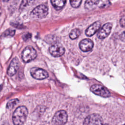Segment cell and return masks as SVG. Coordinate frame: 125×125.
Returning a JSON list of instances; mask_svg holds the SVG:
<instances>
[{"mask_svg":"<svg viewBox=\"0 0 125 125\" xmlns=\"http://www.w3.org/2000/svg\"><path fill=\"white\" fill-rule=\"evenodd\" d=\"M27 115L28 110L25 106L17 107L12 116V121L14 125H22L26 121Z\"/></svg>","mask_w":125,"mask_h":125,"instance_id":"cell-1","label":"cell"},{"mask_svg":"<svg viewBox=\"0 0 125 125\" xmlns=\"http://www.w3.org/2000/svg\"><path fill=\"white\" fill-rule=\"evenodd\" d=\"M36 50L31 46H26L21 53V59L25 62H29L34 60L37 57Z\"/></svg>","mask_w":125,"mask_h":125,"instance_id":"cell-2","label":"cell"},{"mask_svg":"<svg viewBox=\"0 0 125 125\" xmlns=\"http://www.w3.org/2000/svg\"><path fill=\"white\" fill-rule=\"evenodd\" d=\"M67 120V114L64 110L57 112L52 120V125H64Z\"/></svg>","mask_w":125,"mask_h":125,"instance_id":"cell-3","label":"cell"},{"mask_svg":"<svg viewBox=\"0 0 125 125\" xmlns=\"http://www.w3.org/2000/svg\"><path fill=\"white\" fill-rule=\"evenodd\" d=\"M48 7L44 4H41L36 7L31 12L30 15L33 18L42 19L48 14Z\"/></svg>","mask_w":125,"mask_h":125,"instance_id":"cell-4","label":"cell"},{"mask_svg":"<svg viewBox=\"0 0 125 125\" xmlns=\"http://www.w3.org/2000/svg\"><path fill=\"white\" fill-rule=\"evenodd\" d=\"M103 121L101 116L96 113L91 114L84 120L83 125H103Z\"/></svg>","mask_w":125,"mask_h":125,"instance_id":"cell-5","label":"cell"},{"mask_svg":"<svg viewBox=\"0 0 125 125\" xmlns=\"http://www.w3.org/2000/svg\"><path fill=\"white\" fill-rule=\"evenodd\" d=\"M30 72L32 77L37 80H43L48 77V74L46 70L39 67H32L30 69Z\"/></svg>","mask_w":125,"mask_h":125,"instance_id":"cell-6","label":"cell"},{"mask_svg":"<svg viewBox=\"0 0 125 125\" xmlns=\"http://www.w3.org/2000/svg\"><path fill=\"white\" fill-rule=\"evenodd\" d=\"M90 90L96 95L103 97H108L110 96L109 91L105 87L100 84H94L92 85Z\"/></svg>","mask_w":125,"mask_h":125,"instance_id":"cell-7","label":"cell"},{"mask_svg":"<svg viewBox=\"0 0 125 125\" xmlns=\"http://www.w3.org/2000/svg\"><path fill=\"white\" fill-rule=\"evenodd\" d=\"M49 51L52 56L55 57H59L64 53L65 49L61 43H56L49 47Z\"/></svg>","mask_w":125,"mask_h":125,"instance_id":"cell-8","label":"cell"},{"mask_svg":"<svg viewBox=\"0 0 125 125\" xmlns=\"http://www.w3.org/2000/svg\"><path fill=\"white\" fill-rule=\"evenodd\" d=\"M112 24L111 23H106L104 24L99 31L97 37L100 39H104L108 36L112 29Z\"/></svg>","mask_w":125,"mask_h":125,"instance_id":"cell-9","label":"cell"},{"mask_svg":"<svg viewBox=\"0 0 125 125\" xmlns=\"http://www.w3.org/2000/svg\"><path fill=\"white\" fill-rule=\"evenodd\" d=\"M19 61L17 57L14 58L10 62L7 69V74L9 76H13L17 72L19 68Z\"/></svg>","mask_w":125,"mask_h":125,"instance_id":"cell-10","label":"cell"},{"mask_svg":"<svg viewBox=\"0 0 125 125\" xmlns=\"http://www.w3.org/2000/svg\"><path fill=\"white\" fill-rule=\"evenodd\" d=\"M93 46V42L88 39H85L82 40L79 43L80 48L83 52H88L91 50Z\"/></svg>","mask_w":125,"mask_h":125,"instance_id":"cell-11","label":"cell"},{"mask_svg":"<svg viewBox=\"0 0 125 125\" xmlns=\"http://www.w3.org/2000/svg\"><path fill=\"white\" fill-rule=\"evenodd\" d=\"M101 23L100 21H96L89 26L85 31V34L88 37L93 36L100 28Z\"/></svg>","mask_w":125,"mask_h":125,"instance_id":"cell-12","label":"cell"},{"mask_svg":"<svg viewBox=\"0 0 125 125\" xmlns=\"http://www.w3.org/2000/svg\"><path fill=\"white\" fill-rule=\"evenodd\" d=\"M99 3V0H86L85 2L84 7L86 9L91 10L94 9Z\"/></svg>","mask_w":125,"mask_h":125,"instance_id":"cell-13","label":"cell"},{"mask_svg":"<svg viewBox=\"0 0 125 125\" xmlns=\"http://www.w3.org/2000/svg\"><path fill=\"white\" fill-rule=\"evenodd\" d=\"M66 0H51V2L54 8L59 10L62 9L66 3Z\"/></svg>","mask_w":125,"mask_h":125,"instance_id":"cell-14","label":"cell"},{"mask_svg":"<svg viewBox=\"0 0 125 125\" xmlns=\"http://www.w3.org/2000/svg\"><path fill=\"white\" fill-rule=\"evenodd\" d=\"M19 101L18 99H14L10 100L6 104V107L8 109L13 108L18 103Z\"/></svg>","mask_w":125,"mask_h":125,"instance_id":"cell-15","label":"cell"},{"mask_svg":"<svg viewBox=\"0 0 125 125\" xmlns=\"http://www.w3.org/2000/svg\"><path fill=\"white\" fill-rule=\"evenodd\" d=\"M80 35V31L78 29H74L71 31L69 34V37L72 40L77 39Z\"/></svg>","mask_w":125,"mask_h":125,"instance_id":"cell-16","label":"cell"},{"mask_svg":"<svg viewBox=\"0 0 125 125\" xmlns=\"http://www.w3.org/2000/svg\"><path fill=\"white\" fill-rule=\"evenodd\" d=\"M15 34V31L12 29L6 30L3 34V36L4 37H13Z\"/></svg>","mask_w":125,"mask_h":125,"instance_id":"cell-17","label":"cell"},{"mask_svg":"<svg viewBox=\"0 0 125 125\" xmlns=\"http://www.w3.org/2000/svg\"><path fill=\"white\" fill-rule=\"evenodd\" d=\"M34 0H22L21 2V4L20 5V9H23L27 5H29L31 3H32Z\"/></svg>","mask_w":125,"mask_h":125,"instance_id":"cell-18","label":"cell"},{"mask_svg":"<svg viewBox=\"0 0 125 125\" xmlns=\"http://www.w3.org/2000/svg\"><path fill=\"white\" fill-rule=\"evenodd\" d=\"M82 0H70L71 6L73 8H78L81 4Z\"/></svg>","mask_w":125,"mask_h":125,"instance_id":"cell-19","label":"cell"},{"mask_svg":"<svg viewBox=\"0 0 125 125\" xmlns=\"http://www.w3.org/2000/svg\"><path fill=\"white\" fill-rule=\"evenodd\" d=\"M120 25L122 27H125V16L122 17L120 21Z\"/></svg>","mask_w":125,"mask_h":125,"instance_id":"cell-20","label":"cell"},{"mask_svg":"<svg viewBox=\"0 0 125 125\" xmlns=\"http://www.w3.org/2000/svg\"><path fill=\"white\" fill-rule=\"evenodd\" d=\"M22 37H23V39L24 41H26L27 40L30 39L31 37V34L30 33H26L24 35H23Z\"/></svg>","mask_w":125,"mask_h":125,"instance_id":"cell-21","label":"cell"},{"mask_svg":"<svg viewBox=\"0 0 125 125\" xmlns=\"http://www.w3.org/2000/svg\"><path fill=\"white\" fill-rule=\"evenodd\" d=\"M120 38L122 41L125 42V31L121 34Z\"/></svg>","mask_w":125,"mask_h":125,"instance_id":"cell-22","label":"cell"},{"mask_svg":"<svg viewBox=\"0 0 125 125\" xmlns=\"http://www.w3.org/2000/svg\"><path fill=\"white\" fill-rule=\"evenodd\" d=\"M1 13H2V10H1V8L0 7V16L1 14Z\"/></svg>","mask_w":125,"mask_h":125,"instance_id":"cell-23","label":"cell"},{"mask_svg":"<svg viewBox=\"0 0 125 125\" xmlns=\"http://www.w3.org/2000/svg\"><path fill=\"white\" fill-rule=\"evenodd\" d=\"M2 1H5V2H6V1H9V0H2Z\"/></svg>","mask_w":125,"mask_h":125,"instance_id":"cell-24","label":"cell"},{"mask_svg":"<svg viewBox=\"0 0 125 125\" xmlns=\"http://www.w3.org/2000/svg\"><path fill=\"white\" fill-rule=\"evenodd\" d=\"M108 125V124H104V125Z\"/></svg>","mask_w":125,"mask_h":125,"instance_id":"cell-25","label":"cell"},{"mask_svg":"<svg viewBox=\"0 0 125 125\" xmlns=\"http://www.w3.org/2000/svg\"><path fill=\"white\" fill-rule=\"evenodd\" d=\"M125 125V124H124V125Z\"/></svg>","mask_w":125,"mask_h":125,"instance_id":"cell-26","label":"cell"}]
</instances>
